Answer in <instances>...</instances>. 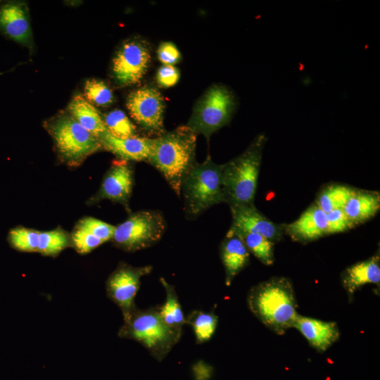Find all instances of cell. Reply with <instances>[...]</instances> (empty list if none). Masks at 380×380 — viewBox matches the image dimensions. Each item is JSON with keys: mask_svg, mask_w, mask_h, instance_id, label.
Masks as SVG:
<instances>
[{"mask_svg": "<svg viewBox=\"0 0 380 380\" xmlns=\"http://www.w3.org/2000/svg\"><path fill=\"white\" fill-rule=\"evenodd\" d=\"M247 303L253 315L279 335L293 327L298 315L293 284L286 277H272L253 286Z\"/></svg>", "mask_w": 380, "mask_h": 380, "instance_id": "6da1fadb", "label": "cell"}, {"mask_svg": "<svg viewBox=\"0 0 380 380\" xmlns=\"http://www.w3.org/2000/svg\"><path fill=\"white\" fill-rule=\"evenodd\" d=\"M196 135L187 125L153 139L148 161L164 177L177 196L182 179L196 162Z\"/></svg>", "mask_w": 380, "mask_h": 380, "instance_id": "7a4b0ae2", "label": "cell"}, {"mask_svg": "<svg viewBox=\"0 0 380 380\" xmlns=\"http://www.w3.org/2000/svg\"><path fill=\"white\" fill-rule=\"evenodd\" d=\"M265 141L264 134L258 135L243 153L224 164V197L229 208L254 204Z\"/></svg>", "mask_w": 380, "mask_h": 380, "instance_id": "3957f363", "label": "cell"}, {"mask_svg": "<svg viewBox=\"0 0 380 380\" xmlns=\"http://www.w3.org/2000/svg\"><path fill=\"white\" fill-rule=\"evenodd\" d=\"M224 164L214 163L210 157L201 163L196 161L184 175L181 186L187 217L195 218L211 206L224 202Z\"/></svg>", "mask_w": 380, "mask_h": 380, "instance_id": "277c9868", "label": "cell"}, {"mask_svg": "<svg viewBox=\"0 0 380 380\" xmlns=\"http://www.w3.org/2000/svg\"><path fill=\"white\" fill-rule=\"evenodd\" d=\"M123 317L120 336L141 343L158 360H162L181 336L180 333L163 320L157 308L138 310L134 308Z\"/></svg>", "mask_w": 380, "mask_h": 380, "instance_id": "5b68a950", "label": "cell"}, {"mask_svg": "<svg viewBox=\"0 0 380 380\" xmlns=\"http://www.w3.org/2000/svg\"><path fill=\"white\" fill-rule=\"evenodd\" d=\"M49 132L61 158L72 166L103 148L99 138L82 127L70 115L57 116L49 122Z\"/></svg>", "mask_w": 380, "mask_h": 380, "instance_id": "8992f818", "label": "cell"}, {"mask_svg": "<svg viewBox=\"0 0 380 380\" xmlns=\"http://www.w3.org/2000/svg\"><path fill=\"white\" fill-rule=\"evenodd\" d=\"M235 108L233 93L223 85H213L197 102L187 126L209 140L213 133L230 121Z\"/></svg>", "mask_w": 380, "mask_h": 380, "instance_id": "52a82bcc", "label": "cell"}, {"mask_svg": "<svg viewBox=\"0 0 380 380\" xmlns=\"http://www.w3.org/2000/svg\"><path fill=\"white\" fill-rule=\"evenodd\" d=\"M165 229V221L160 212L141 210L115 227L113 240L118 246L135 251L155 244Z\"/></svg>", "mask_w": 380, "mask_h": 380, "instance_id": "ba28073f", "label": "cell"}, {"mask_svg": "<svg viewBox=\"0 0 380 380\" xmlns=\"http://www.w3.org/2000/svg\"><path fill=\"white\" fill-rule=\"evenodd\" d=\"M151 58L144 43L138 40L124 42L113 59L112 71L116 82L122 87L139 83L148 69Z\"/></svg>", "mask_w": 380, "mask_h": 380, "instance_id": "9c48e42d", "label": "cell"}, {"mask_svg": "<svg viewBox=\"0 0 380 380\" xmlns=\"http://www.w3.org/2000/svg\"><path fill=\"white\" fill-rule=\"evenodd\" d=\"M126 106L131 117L143 129L153 134L163 132L165 105L157 89L143 87L132 91Z\"/></svg>", "mask_w": 380, "mask_h": 380, "instance_id": "30bf717a", "label": "cell"}, {"mask_svg": "<svg viewBox=\"0 0 380 380\" xmlns=\"http://www.w3.org/2000/svg\"><path fill=\"white\" fill-rule=\"evenodd\" d=\"M152 270L150 265L134 267L120 265L109 277L106 289L110 298L122 310L123 316L134 307V298L139 289L141 278Z\"/></svg>", "mask_w": 380, "mask_h": 380, "instance_id": "8fae6325", "label": "cell"}, {"mask_svg": "<svg viewBox=\"0 0 380 380\" xmlns=\"http://www.w3.org/2000/svg\"><path fill=\"white\" fill-rule=\"evenodd\" d=\"M231 230L262 235L274 243L281 239L284 225L277 224L262 214L253 205L230 208Z\"/></svg>", "mask_w": 380, "mask_h": 380, "instance_id": "7c38bea8", "label": "cell"}, {"mask_svg": "<svg viewBox=\"0 0 380 380\" xmlns=\"http://www.w3.org/2000/svg\"><path fill=\"white\" fill-rule=\"evenodd\" d=\"M0 31L25 46L31 43L32 30L27 4L18 1H0Z\"/></svg>", "mask_w": 380, "mask_h": 380, "instance_id": "4fadbf2b", "label": "cell"}, {"mask_svg": "<svg viewBox=\"0 0 380 380\" xmlns=\"http://www.w3.org/2000/svg\"><path fill=\"white\" fill-rule=\"evenodd\" d=\"M133 181V170L128 161L114 160L104 177L97 199L106 198L127 206Z\"/></svg>", "mask_w": 380, "mask_h": 380, "instance_id": "5bb4252c", "label": "cell"}, {"mask_svg": "<svg viewBox=\"0 0 380 380\" xmlns=\"http://www.w3.org/2000/svg\"><path fill=\"white\" fill-rule=\"evenodd\" d=\"M293 327L319 353L325 352L340 337L337 324L298 315Z\"/></svg>", "mask_w": 380, "mask_h": 380, "instance_id": "9a60e30c", "label": "cell"}, {"mask_svg": "<svg viewBox=\"0 0 380 380\" xmlns=\"http://www.w3.org/2000/svg\"><path fill=\"white\" fill-rule=\"evenodd\" d=\"M327 213L315 203L307 208L294 222L284 226V232L298 241L316 240L327 234Z\"/></svg>", "mask_w": 380, "mask_h": 380, "instance_id": "2e32d148", "label": "cell"}, {"mask_svg": "<svg viewBox=\"0 0 380 380\" xmlns=\"http://www.w3.org/2000/svg\"><path fill=\"white\" fill-rule=\"evenodd\" d=\"M103 148L110 151L126 161H148L153 139L132 136L118 138L108 132L99 138Z\"/></svg>", "mask_w": 380, "mask_h": 380, "instance_id": "e0dca14e", "label": "cell"}, {"mask_svg": "<svg viewBox=\"0 0 380 380\" xmlns=\"http://www.w3.org/2000/svg\"><path fill=\"white\" fill-rule=\"evenodd\" d=\"M220 256L225 271V284L229 286L234 277L248 265L250 252L242 239L229 230L220 246Z\"/></svg>", "mask_w": 380, "mask_h": 380, "instance_id": "ac0fdd59", "label": "cell"}, {"mask_svg": "<svg viewBox=\"0 0 380 380\" xmlns=\"http://www.w3.org/2000/svg\"><path fill=\"white\" fill-rule=\"evenodd\" d=\"M341 282L348 298L351 299L355 292L367 284H379L380 260L376 254L367 260L357 262L344 270Z\"/></svg>", "mask_w": 380, "mask_h": 380, "instance_id": "d6986e66", "label": "cell"}, {"mask_svg": "<svg viewBox=\"0 0 380 380\" xmlns=\"http://www.w3.org/2000/svg\"><path fill=\"white\" fill-rule=\"evenodd\" d=\"M70 115L85 129L97 138L108 132L99 110L82 94H76L68 106Z\"/></svg>", "mask_w": 380, "mask_h": 380, "instance_id": "ffe728a7", "label": "cell"}, {"mask_svg": "<svg viewBox=\"0 0 380 380\" xmlns=\"http://www.w3.org/2000/svg\"><path fill=\"white\" fill-rule=\"evenodd\" d=\"M380 209V196L377 191L355 189L343 210L355 226L375 216Z\"/></svg>", "mask_w": 380, "mask_h": 380, "instance_id": "44dd1931", "label": "cell"}, {"mask_svg": "<svg viewBox=\"0 0 380 380\" xmlns=\"http://www.w3.org/2000/svg\"><path fill=\"white\" fill-rule=\"evenodd\" d=\"M160 282L165 288L166 298L163 305L158 309L163 320L172 329L182 333V326L186 323V319L174 287L163 278Z\"/></svg>", "mask_w": 380, "mask_h": 380, "instance_id": "7402d4cb", "label": "cell"}, {"mask_svg": "<svg viewBox=\"0 0 380 380\" xmlns=\"http://www.w3.org/2000/svg\"><path fill=\"white\" fill-rule=\"evenodd\" d=\"M355 190L343 184H330L320 191L315 203L325 213L343 209Z\"/></svg>", "mask_w": 380, "mask_h": 380, "instance_id": "603a6c76", "label": "cell"}, {"mask_svg": "<svg viewBox=\"0 0 380 380\" xmlns=\"http://www.w3.org/2000/svg\"><path fill=\"white\" fill-rule=\"evenodd\" d=\"M229 230L236 234L242 239L248 251L262 264L265 265L273 264L274 260L273 241L258 234Z\"/></svg>", "mask_w": 380, "mask_h": 380, "instance_id": "cb8c5ba5", "label": "cell"}, {"mask_svg": "<svg viewBox=\"0 0 380 380\" xmlns=\"http://www.w3.org/2000/svg\"><path fill=\"white\" fill-rule=\"evenodd\" d=\"M217 317L213 312L194 311L186 322L193 329L197 343H203L213 336L217 325Z\"/></svg>", "mask_w": 380, "mask_h": 380, "instance_id": "d4e9b609", "label": "cell"}, {"mask_svg": "<svg viewBox=\"0 0 380 380\" xmlns=\"http://www.w3.org/2000/svg\"><path fill=\"white\" fill-rule=\"evenodd\" d=\"M70 245V239L61 229L39 232L37 252L54 256Z\"/></svg>", "mask_w": 380, "mask_h": 380, "instance_id": "484cf974", "label": "cell"}, {"mask_svg": "<svg viewBox=\"0 0 380 380\" xmlns=\"http://www.w3.org/2000/svg\"><path fill=\"white\" fill-rule=\"evenodd\" d=\"M102 117L111 135L122 139L135 136L136 127L123 111L116 109Z\"/></svg>", "mask_w": 380, "mask_h": 380, "instance_id": "4316f807", "label": "cell"}, {"mask_svg": "<svg viewBox=\"0 0 380 380\" xmlns=\"http://www.w3.org/2000/svg\"><path fill=\"white\" fill-rule=\"evenodd\" d=\"M84 97L92 105L103 107L110 106L114 101L113 91L106 83L94 78L85 82Z\"/></svg>", "mask_w": 380, "mask_h": 380, "instance_id": "83f0119b", "label": "cell"}, {"mask_svg": "<svg viewBox=\"0 0 380 380\" xmlns=\"http://www.w3.org/2000/svg\"><path fill=\"white\" fill-rule=\"evenodd\" d=\"M39 232L18 227L10 231L8 241L11 246L20 251L37 252Z\"/></svg>", "mask_w": 380, "mask_h": 380, "instance_id": "f1b7e54d", "label": "cell"}, {"mask_svg": "<svg viewBox=\"0 0 380 380\" xmlns=\"http://www.w3.org/2000/svg\"><path fill=\"white\" fill-rule=\"evenodd\" d=\"M77 227L83 229L103 243L113 239L115 227L94 217H85L80 221Z\"/></svg>", "mask_w": 380, "mask_h": 380, "instance_id": "f546056e", "label": "cell"}, {"mask_svg": "<svg viewBox=\"0 0 380 380\" xmlns=\"http://www.w3.org/2000/svg\"><path fill=\"white\" fill-rule=\"evenodd\" d=\"M71 242L77 251L82 254L89 253L103 243L99 238L77 227L71 234Z\"/></svg>", "mask_w": 380, "mask_h": 380, "instance_id": "4dcf8cb0", "label": "cell"}, {"mask_svg": "<svg viewBox=\"0 0 380 380\" xmlns=\"http://www.w3.org/2000/svg\"><path fill=\"white\" fill-rule=\"evenodd\" d=\"M327 234L343 232L354 227L343 209H336L327 213Z\"/></svg>", "mask_w": 380, "mask_h": 380, "instance_id": "1f68e13d", "label": "cell"}, {"mask_svg": "<svg viewBox=\"0 0 380 380\" xmlns=\"http://www.w3.org/2000/svg\"><path fill=\"white\" fill-rule=\"evenodd\" d=\"M179 80V72L174 65H163L156 75V80L161 87L168 88L175 85Z\"/></svg>", "mask_w": 380, "mask_h": 380, "instance_id": "d6a6232c", "label": "cell"}, {"mask_svg": "<svg viewBox=\"0 0 380 380\" xmlns=\"http://www.w3.org/2000/svg\"><path fill=\"white\" fill-rule=\"evenodd\" d=\"M158 58L163 65H173L181 58V54L177 46L172 42H165L160 44L158 51Z\"/></svg>", "mask_w": 380, "mask_h": 380, "instance_id": "836d02e7", "label": "cell"}]
</instances>
